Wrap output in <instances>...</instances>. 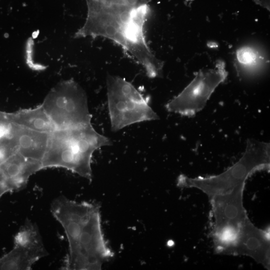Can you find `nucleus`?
<instances>
[{
  "label": "nucleus",
  "instance_id": "obj_14",
  "mask_svg": "<svg viewBox=\"0 0 270 270\" xmlns=\"http://www.w3.org/2000/svg\"><path fill=\"white\" fill-rule=\"evenodd\" d=\"M8 192L6 188L0 181V198L5 193Z\"/></svg>",
  "mask_w": 270,
  "mask_h": 270
},
{
  "label": "nucleus",
  "instance_id": "obj_6",
  "mask_svg": "<svg viewBox=\"0 0 270 270\" xmlns=\"http://www.w3.org/2000/svg\"><path fill=\"white\" fill-rule=\"evenodd\" d=\"M41 106L57 128L91 122L86 94L72 80L54 88Z\"/></svg>",
  "mask_w": 270,
  "mask_h": 270
},
{
  "label": "nucleus",
  "instance_id": "obj_3",
  "mask_svg": "<svg viewBox=\"0 0 270 270\" xmlns=\"http://www.w3.org/2000/svg\"><path fill=\"white\" fill-rule=\"evenodd\" d=\"M270 144L248 139L246 150L239 160L222 173L208 177L190 178L180 176L178 184L195 188L206 194L209 199L244 185L246 179L256 171L270 168Z\"/></svg>",
  "mask_w": 270,
  "mask_h": 270
},
{
  "label": "nucleus",
  "instance_id": "obj_1",
  "mask_svg": "<svg viewBox=\"0 0 270 270\" xmlns=\"http://www.w3.org/2000/svg\"><path fill=\"white\" fill-rule=\"evenodd\" d=\"M88 16L76 37L103 36L120 45L144 68L151 78L159 76L162 64L149 48L144 26L149 12L147 5L138 8L106 5L86 0Z\"/></svg>",
  "mask_w": 270,
  "mask_h": 270
},
{
  "label": "nucleus",
  "instance_id": "obj_11",
  "mask_svg": "<svg viewBox=\"0 0 270 270\" xmlns=\"http://www.w3.org/2000/svg\"><path fill=\"white\" fill-rule=\"evenodd\" d=\"M42 169L41 162L27 159L19 152L0 165V181L8 192L24 188L30 176Z\"/></svg>",
  "mask_w": 270,
  "mask_h": 270
},
{
  "label": "nucleus",
  "instance_id": "obj_9",
  "mask_svg": "<svg viewBox=\"0 0 270 270\" xmlns=\"http://www.w3.org/2000/svg\"><path fill=\"white\" fill-rule=\"evenodd\" d=\"M48 255L37 226L27 220L14 237L13 248L0 258V270H29Z\"/></svg>",
  "mask_w": 270,
  "mask_h": 270
},
{
  "label": "nucleus",
  "instance_id": "obj_10",
  "mask_svg": "<svg viewBox=\"0 0 270 270\" xmlns=\"http://www.w3.org/2000/svg\"><path fill=\"white\" fill-rule=\"evenodd\" d=\"M233 255L250 256L266 268H270V240L267 232L248 220L242 227Z\"/></svg>",
  "mask_w": 270,
  "mask_h": 270
},
{
  "label": "nucleus",
  "instance_id": "obj_8",
  "mask_svg": "<svg viewBox=\"0 0 270 270\" xmlns=\"http://www.w3.org/2000/svg\"><path fill=\"white\" fill-rule=\"evenodd\" d=\"M228 76L224 62L218 60L214 68L200 70L178 96L168 102L170 112L192 117L204 108L216 88Z\"/></svg>",
  "mask_w": 270,
  "mask_h": 270
},
{
  "label": "nucleus",
  "instance_id": "obj_13",
  "mask_svg": "<svg viewBox=\"0 0 270 270\" xmlns=\"http://www.w3.org/2000/svg\"><path fill=\"white\" fill-rule=\"evenodd\" d=\"M236 59L242 67L252 70L260 66L264 62V57L256 50L245 46L237 50Z\"/></svg>",
  "mask_w": 270,
  "mask_h": 270
},
{
  "label": "nucleus",
  "instance_id": "obj_12",
  "mask_svg": "<svg viewBox=\"0 0 270 270\" xmlns=\"http://www.w3.org/2000/svg\"><path fill=\"white\" fill-rule=\"evenodd\" d=\"M12 116L14 122L13 136L18 152L27 159L42 163L50 132L24 126L16 122L12 114Z\"/></svg>",
  "mask_w": 270,
  "mask_h": 270
},
{
  "label": "nucleus",
  "instance_id": "obj_7",
  "mask_svg": "<svg viewBox=\"0 0 270 270\" xmlns=\"http://www.w3.org/2000/svg\"><path fill=\"white\" fill-rule=\"evenodd\" d=\"M100 209L98 206L84 224L74 252L65 260V269L100 270L113 256L103 235Z\"/></svg>",
  "mask_w": 270,
  "mask_h": 270
},
{
  "label": "nucleus",
  "instance_id": "obj_5",
  "mask_svg": "<svg viewBox=\"0 0 270 270\" xmlns=\"http://www.w3.org/2000/svg\"><path fill=\"white\" fill-rule=\"evenodd\" d=\"M107 96L111 130L117 132L131 124L159 119L148 100L130 82L108 76Z\"/></svg>",
  "mask_w": 270,
  "mask_h": 270
},
{
  "label": "nucleus",
  "instance_id": "obj_4",
  "mask_svg": "<svg viewBox=\"0 0 270 270\" xmlns=\"http://www.w3.org/2000/svg\"><path fill=\"white\" fill-rule=\"evenodd\" d=\"M244 186L209 199L214 219L212 237L217 253L233 254L242 229L249 219L243 204Z\"/></svg>",
  "mask_w": 270,
  "mask_h": 270
},
{
  "label": "nucleus",
  "instance_id": "obj_2",
  "mask_svg": "<svg viewBox=\"0 0 270 270\" xmlns=\"http://www.w3.org/2000/svg\"><path fill=\"white\" fill-rule=\"evenodd\" d=\"M112 144L110 140L98 133L91 122L56 128L48 138L42 162V169L62 168L91 180L93 153Z\"/></svg>",
  "mask_w": 270,
  "mask_h": 270
}]
</instances>
